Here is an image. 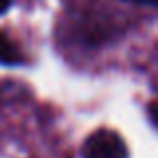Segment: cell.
<instances>
[{"label":"cell","mask_w":158,"mask_h":158,"mask_svg":"<svg viewBox=\"0 0 158 158\" xmlns=\"http://www.w3.org/2000/svg\"><path fill=\"white\" fill-rule=\"evenodd\" d=\"M82 158H128V148L120 134L108 128H100L86 138Z\"/></svg>","instance_id":"1"},{"label":"cell","mask_w":158,"mask_h":158,"mask_svg":"<svg viewBox=\"0 0 158 158\" xmlns=\"http://www.w3.org/2000/svg\"><path fill=\"white\" fill-rule=\"evenodd\" d=\"M24 62V54L12 42L10 38L0 32V64H6V66H18Z\"/></svg>","instance_id":"2"},{"label":"cell","mask_w":158,"mask_h":158,"mask_svg":"<svg viewBox=\"0 0 158 158\" xmlns=\"http://www.w3.org/2000/svg\"><path fill=\"white\" fill-rule=\"evenodd\" d=\"M148 118H150V122L158 128V98H154V100L148 104Z\"/></svg>","instance_id":"3"},{"label":"cell","mask_w":158,"mask_h":158,"mask_svg":"<svg viewBox=\"0 0 158 158\" xmlns=\"http://www.w3.org/2000/svg\"><path fill=\"white\" fill-rule=\"evenodd\" d=\"M126 2H134V4H146V6H158V0H126Z\"/></svg>","instance_id":"4"},{"label":"cell","mask_w":158,"mask_h":158,"mask_svg":"<svg viewBox=\"0 0 158 158\" xmlns=\"http://www.w3.org/2000/svg\"><path fill=\"white\" fill-rule=\"evenodd\" d=\"M10 4H12V0H0V14H2V12H6Z\"/></svg>","instance_id":"5"}]
</instances>
